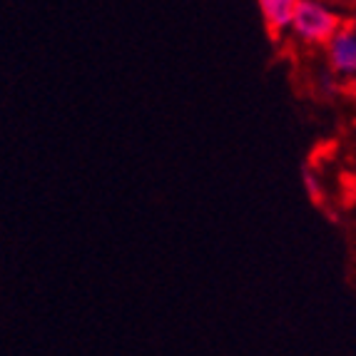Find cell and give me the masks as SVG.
I'll return each mask as SVG.
<instances>
[{
    "label": "cell",
    "mask_w": 356,
    "mask_h": 356,
    "mask_svg": "<svg viewBox=\"0 0 356 356\" xmlns=\"http://www.w3.org/2000/svg\"><path fill=\"white\" fill-rule=\"evenodd\" d=\"M341 25H344V18L334 8L316 3V0H297L291 33L304 45H327Z\"/></svg>",
    "instance_id": "cell-1"
},
{
    "label": "cell",
    "mask_w": 356,
    "mask_h": 356,
    "mask_svg": "<svg viewBox=\"0 0 356 356\" xmlns=\"http://www.w3.org/2000/svg\"><path fill=\"white\" fill-rule=\"evenodd\" d=\"M304 184H307L309 195L314 197V200H319V197H321V184H319V179H316L312 172H307V175H304Z\"/></svg>",
    "instance_id": "cell-4"
},
{
    "label": "cell",
    "mask_w": 356,
    "mask_h": 356,
    "mask_svg": "<svg viewBox=\"0 0 356 356\" xmlns=\"http://www.w3.org/2000/svg\"><path fill=\"white\" fill-rule=\"evenodd\" d=\"M354 28H356V20H354Z\"/></svg>",
    "instance_id": "cell-5"
},
{
    "label": "cell",
    "mask_w": 356,
    "mask_h": 356,
    "mask_svg": "<svg viewBox=\"0 0 356 356\" xmlns=\"http://www.w3.org/2000/svg\"><path fill=\"white\" fill-rule=\"evenodd\" d=\"M259 13L272 33H284V30H291V23H294L297 0H259Z\"/></svg>",
    "instance_id": "cell-3"
},
{
    "label": "cell",
    "mask_w": 356,
    "mask_h": 356,
    "mask_svg": "<svg viewBox=\"0 0 356 356\" xmlns=\"http://www.w3.org/2000/svg\"><path fill=\"white\" fill-rule=\"evenodd\" d=\"M327 48L329 70L339 77H356V28L354 23H344L339 33L324 45Z\"/></svg>",
    "instance_id": "cell-2"
}]
</instances>
